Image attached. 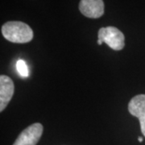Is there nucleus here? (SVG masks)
Instances as JSON below:
<instances>
[{
  "mask_svg": "<svg viewBox=\"0 0 145 145\" xmlns=\"http://www.w3.org/2000/svg\"><path fill=\"white\" fill-rule=\"evenodd\" d=\"M2 33L6 40L18 44L30 42L33 38V31L31 27L20 21L6 23L2 27Z\"/></svg>",
  "mask_w": 145,
  "mask_h": 145,
  "instance_id": "1",
  "label": "nucleus"
},
{
  "mask_svg": "<svg viewBox=\"0 0 145 145\" xmlns=\"http://www.w3.org/2000/svg\"><path fill=\"white\" fill-rule=\"evenodd\" d=\"M99 40L106 43L110 48L116 51L122 50L124 48V35L114 27L100 28L99 31Z\"/></svg>",
  "mask_w": 145,
  "mask_h": 145,
  "instance_id": "2",
  "label": "nucleus"
},
{
  "mask_svg": "<svg viewBox=\"0 0 145 145\" xmlns=\"http://www.w3.org/2000/svg\"><path fill=\"white\" fill-rule=\"evenodd\" d=\"M43 134V126L33 123L21 132L13 145H36Z\"/></svg>",
  "mask_w": 145,
  "mask_h": 145,
  "instance_id": "3",
  "label": "nucleus"
},
{
  "mask_svg": "<svg viewBox=\"0 0 145 145\" xmlns=\"http://www.w3.org/2000/svg\"><path fill=\"white\" fill-rule=\"evenodd\" d=\"M128 110L130 114L139 119L141 131L145 136V94H139L131 99Z\"/></svg>",
  "mask_w": 145,
  "mask_h": 145,
  "instance_id": "4",
  "label": "nucleus"
},
{
  "mask_svg": "<svg viewBox=\"0 0 145 145\" xmlns=\"http://www.w3.org/2000/svg\"><path fill=\"white\" fill-rule=\"evenodd\" d=\"M79 10L83 16L98 19L103 15L104 3L103 0H81Z\"/></svg>",
  "mask_w": 145,
  "mask_h": 145,
  "instance_id": "5",
  "label": "nucleus"
},
{
  "mask_svg": "<svg viewBox=\"0 0 145 145\" xmlns=\"http://www.w3.org/2000/svg\"><path fill=\"white\" fill-rule=\"evenodd\" d=\"M15 86L12 80L6 75L0 76V111H3L14 94Z\"/></svg>",
  "mask_w": 145,
  "mask_h": 145,
  "instance_id": "6",
  "label": "nucleus"
},
{
  "mask_svg": "<svg viewBox=\"0 0 145 145\" xmlns=\"http://www.w3.org/2000/svg\"><path fill=\"white\" fill-rule=\"evenodd\" d=\"M16 69L19 74L23 78H27L29 76V70L26 62L24 60H18L16 62Z\"/></svg>",
  "mask_w": 145,
  "mask_h": 145,
  "instance_id": "7",
  "label": "nucleus"
},
{
  "mask_svg": "<svg viewBox=\"0 0 145 145\" xmlns=\"http://www.w3.org/2000/svg\"><path fill=\"white\" fill-rule=\"evenodd\" d=\"M97 43H98V44H99V45H102L103 42L102 41V40H98V42H97Z\"/></svg>",
  "mask_w": 145,
  "mask_h": 145,
  "instance_id": "8",
  "label": "nucleus"
},
{
  "mask_svg": "<svg viewBox=\"0 0 145 145\" xmlns=\"http://www.w3.org/2000/svg\"><path fill=\"white\" fill-rule=\"evenodd\" d=\"M138 140H139L140 142H143V138H142V137H139V138H138Z\"/></svg>",
  "mask_w": 145,
  "mask_h": 145,
  "instance_id": "9",
  "label": "nucleus"
}]
</instances>
